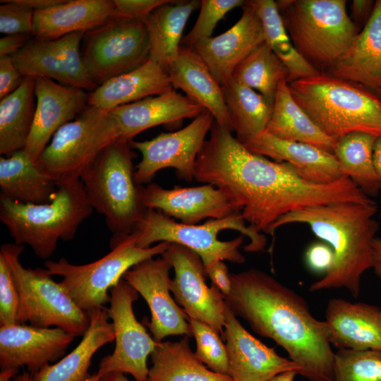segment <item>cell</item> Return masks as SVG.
I'll return each mask as SVG.
<instances>
[{"label":"cell","instance_id":"cell-33","mask_svg":"<svg viewBox=\"0 0 381 381\" xmlns=\"http://www.w3.org/2000/svg\"><path fill=\"white\" fill-rule=\"evenodd\" d=\"M265 131L278 138L310 144L331 153L337 140L323 133L297 104L286 80L279 85Z\"/></svg>","mask_w":381,"mask_h":381},{"label":"cell","instance_id":"cell-53","mask_svg":"<svg viewBox=\"0 0 381 381\" xmlns=\"http://www.w3.org/2000/svg\"><path fill=\"white\" fill-rule=\"evenodd\" d=\"M373 164L381 190V135L378 136L373 147Z\"/></svg>","mask_w":381,"mask_h":381},{"label":"cell","instance_id":"cell-21","mask_svg":"<svg viewBox=\"0 0 381 381\" xmlns=\"http://www.w3.org/2000/svg\"><path fill=\"white\" fill-rule=\"evenodd\" d=\"M222 336L228 353L229 376L234 381H268L285 372L299 373L294 361L279 356L249 333L226 304Z\"/></svg>","mask_w":381,"mask_h":381},{"label":"cell","instance_id":"cell-3","mask_svg":"<svg viewBox=\"0 0 381 381\" xmlns=\"http://www.w3.org/2000/svg\"><path fill=\"white\" fill-rule=\"evenodd\" d=\"M377 205L339 202L308 207L278 219L268 233L289 224L308 225L334 255L330 269L309 286L310 291L347 289L358 297L363 274L373 267L372 242L379 230Z\"/></svg>","mask_w":381,"mask_h":381},{"label":"cell","instance_id":"cell-45","mask_svg":"<svg viewBox=\"0 0 381 381\" xmlns=\"http://www.w3.org/2000/svg\"><path fill=\"white\" fill-rule=\"evenodd\" d=\"M169 0H114L115 17L144 20L158 6Z\"/></svg>","mask_w":381,"mask_h":381},{"label":"cell","instance_id":"cell-23","mask_svg":"<svg viewBox=\"0 0 381 381\" xmlns=\"http://www.w3.org/2000/svg\"><path fill=\"white\" fill-rule=\"evenodd\" d=\"M204 110L173 88L109 111L118 140L131 142L134 136L146 129L159 125L179 124L185 119H195Z\"/></svg>","mask_w":381,"mask_h":381},{"label":"cell","instance_id":"cell-1","mask_svg":"<svg viewBox=\"0 0 381 381\" xmlns=\"http://www.w3.org/2000/svg\"><path fill=\"white\" fill-rule=\"evenodd\" d=\"M231 132L214 121L197 157L195 179L224 191L259 232L267 234L281 217L310 206L375 203L346 176L327 184L308 181L290 164L250 152Z\"/></svg>","mask_w":381,"mask_h":381},{"label":"cell","instance_id":"cell-36","mask_svg":"<svg viewBox=\"0 0 381 381\" xmlns=\"http://www.w3.org/2000/svg\"><path fill=\"white\" fill-rule=\"evenodd\" d=\"M258 15L264 32L265 42L286 66L287 83L318 75L321 73L296 50L289 36L276 1L248 0Z\"/></svg>","mask_w":381,"mask_h":381},{"label":"cell","instance_id":"cell-30","mask_svg":"<svg viewBox=\"0 0 381 381\" xmlns=\"http://www.w3.org/2000/svg\"><path fill=\"white\" fill-rule=\"evenodd\" d=\"M89 328L78 345L54 364H49L32 374L34 381H86L95 353L115 339L112 322L107 308L103 307L88 312Z\"/></svg>","mask_w":381,"mask_h":381},{"label":"cell","instance_id":"cell-27","mask_svg":"<svg viewBox=\"0 0 381 381\" xmlns=\"http://www.w3.org/2000/svg\"><path fill=\"white\" fill-rule=\"evenodd\" d=\"M327 72L376 92L381 90V0L375 1L368 23Z\"/></svg>","mask_w":381,"mask_h":381},{"label":"cell","instance_id":"cell-4","mask_svg":"<svg viewBox=\"0 0 381 381\" xmlns=\"http://www.w3.org/2000/svg\"><path fill=\"white\" fill-rule=\"evenodd\" d=\"M133 231L140 248L151 247L154 243H177L195 252L205 267L217 260L243 264L246 258L239 248L244 236L249 238V243L243 247L246 252H260L267 245L265 236L247 226L241 214L208 219L200 224H186L157 210L145 208Z\"/></svg>","mask_w":381,"mask_h":381},{"label":"cell","instance_id":"cell-8","mask_svg":"<svg viewBox=\"0 0 381 381\" xmlns=\"http://www.w3.org/2000/svg\"><path fill=\"white\" fill-rule=\"evenodd\" d=\"M278 9L296 50L316 69L327 71L358 33L345 0H280Z\"/></svg>","mask_w":381,"mask_h":381},{"label":"cell","instance_id":"cell-5","mask_svg":"<svg viewBox=\"0 0 381 381\" xmlns=\"http://www.w3.org/2000/svg\"><path fill=\"white\" fill-rule=\"evenodd\" d=\"M92 211L80 179L58 183L47 203H24L0 195V220L14 243L29 246L43 260L54 253L59 240L73 239Z\"/></svg>","mask_w":381,"mask_h":381},{"label":"cell","instance_id":"cell-16","mask_svg":"<svg viewBox=\"0 0 381 381\" xmlns=\"http://www.w3.org/2000/svg\"><path fill=\"white\" fill-rule=\"evenodd\" d=\"M85 32L56 40L32 37L12 58L23 76L44 77L64 85L93 91L97 86L84 66L80 47Z\"/></svg>","mask_w":381,"mask_h":381},{"label":"cell","instance_id":"cell-14","mask_svg":"<svg viewBox=\"0 0 381 381\" xmlns=\"http://www.w3.org/2000/svg\"><path fill=\"white\" fill-rule=\"evenodd\" d=\"M214 121L211 113L204 110L179 131L161 133L150 140H131V147L142 155L133 173L135 183H150L157 171L166 168L175 169L180 179L193 181L198 155Z\"/></svg>","mask_w":381,"mask_h":381},{"label":"cell","instance_id":"cell-25","mask_svg":"<svg viewBox=\"0 0 381 381\" xmlns=\"http://www.w3.org/2000/svg\"><path fill=\"white\" fill-rule=\"evenodd\" d=\"M242 144L255 154L290 164L312 183H331L343 176L333 153L310 144L282 140L266 131Z\"/></svg>","mask_w":381,"mask_h":381},{"label":"cell","instance_id":"cell-12","mask_svg":"<svg viewBox=\"0 0 381 381\" xmlns=\"http://www.w3.org/2000/svg\"><path fill=\"white\" fill-rule=\"evenodd\" d=\"M82 42L84 66L97 86L138 68L150 58V40L143 20L114 16L86 32Z\"/></svg>","mask_w":381,"mask_h":381},{"label":"cell","instance_id":"cell-57","mask_svg":"<svg viewBox=\"0 0 381 381\" xmlns=\"http://www.w3.org/2000/svg\"><path fill=\"white\" fill-rule=\"evenodd\" d=\"M98 379L99 377L96 373L93 375H90V376L87 379L86 381H98Z\"/></svg>","mask_w":381,"mask_h":381},{"label":"cell","instance_id":"cell-55","mask_svg":"<svg viewBox=\"0 0 381 381\" xmlns=\"http://www.w3.org/2000/svg\"><path fill=\"white\" fill-rule=\"evenodd\" d=\"M296 375H298L296 371H289L281 373L268 381H294Z\"/></svg>","mask_w":381,"mask_h":381},{"label":"cell","instance_id":"cell-10","mask_svg":"<svg viewBox=\"0 0 381 381\" xmlns=\"http://www.w3.org/2000/svg\"><path fill=\"white\" fill-rule=\"evenodd\" d=\"M137 241V234L133 231L111 248L109 253L92 262L74 265L61 258L58 261L47 260L44 267L52 276L62 277L60 283L78 307L88 313L109 303V292L129 269L143 260L161 255L170 244L160 242L142 248L138 246Z\"/></svg>","mask_w":381,"mask_h":381},{"label":"cell","instance_id":"cell-2","mask_svg":"<svg viewBox=\"0 0 381 381\" xmlns=\"http://www.w3.org/2000/svg\"><path fill=\"white\" fill-rule=\"evenodd\" d=\"M224 301L236 317L258 334L273 340L308 381H334V355L324 320L306 301L267 272L255 268L231 273Z\"/></svg>","mask_w":381,"mask_h":381},{"label":"cell","instance_id":"cell-28","mask_svg":"<svg viewBox=\"0 0 381 381\" xmlns=\"http://www.w3.org/2000/svg\"><path fill=\"white\" fill-rule=\"evenodd\" d=\"M114 16L113 1H64L45 10L35 11L32 35L41 40H56L73 32H86Z\"/></svg>","mask_w":381,"mask_h":381},{"label":"cell","instance_id":"cell-11","mask_svg":"<svg viewBox=\"0 0 381 381\" xmlns=\"http://www.w3.org/2000/svg\"><path fill=\"white\" fill-rule=\"evenodd\" d=\"M116 140L109 111L88 105L56 131L35 163L57 184L80 179L100 152Z\"/></svg>","mask_w":381,"mask_h":381},{"label":"cell","instance_id":"cell-54","mask_svg":"<svg viewBox=\"0 0 381 381\" xmlns=\"http://www.w3.org/2000/svg\"><path fill=\"white\" fill-rule=\"evenodd\" d=\"M98 381H129L124 373L112 371L99 377Z\"/></svg>","mask_w":381,"mask_h":381},{"label":"cell","instance_id":"cell-50","mask_svg":"<svg viewBox=\"0 0 381 381\" xmlns=\"http://www.w3.org/2000/svg\"><path fill=\"white\" fill-rule=\"evenodd\" d=\"M32 35H6L0 39V56H12L32 37Z\"/></svg>","mask_w":381,"mask_h":381},{"label":"cell","instance_id":"cell-49","mask_svg":"<svg viewBox=\"0 0 381 381\" xmlns=\"http://www.w3.org/2000/svg\"><path fill=\"white\" fill-rule=\"evenodd\" d=\"M375 1L371 0H353L351 4V19L356 26L363 25L370 18Z\"/></svg>","mask_w":381,"mask_h":381},{"label":"cell","instance_id":"cell-51","mask_svg":"<svg viewBox=\"0 0 381 381\" xmlns=\"http://www.w3.org/2000/svg\"><path fill=\"white\" fill-rule=\"evenodd\" d=\"M372 269L377 277L381 278V238L375 237L372 242Z\"/></svg>","mask_w":381,"mask_h":381},{"label":"cell","instance_id":"cell-41","mask_svg":"<svg viewBox=\"0 0 381 381\" xmlns=\"http://www.w3.org/2000/svg\"><path fill=\"white\" fill-rule=\"evenodd\" d=\"M191 334L196 342L197 358L214 373L229 375V358L219 334L201 321L188 318Z\"/></svg>","mask_w":381,"mask_h":381},{"label":"cell","instance_id":"cell-48","mask_svg":"<svg viewBox=\"0 0 381 381\" xmlns=\"http://www.w3.org/2000/svg\"><path fill=\"white\" fill-rule=\"evenodd\" d=\"M205 267L212 285L218 289L224 296H228L231 290V273L224 262L217 260Z\"/></svg>","mask_w":381,"mask_h":381},{"label":"cell","instance_id":"cell-24","mask_svg":"<svg viewBox=\"0 0 381 381\" xmlns=\"http://www.w3.org/2000/svg\"><path fill=\"white\" fill-rule=\"evenodd\" d=\"M328 339L338 349L381 351V308L331 298L325 309Z\"/></svg>","mask_w":381,"mask_h":381},{"label":"cell","instance_id":"cell-39","mask_svg":"<svg viewBox=\"0 0 381 381\" xmlns=\"http://www.w3.org/2000/svg\"><path fill=\"white\" fill-rule=\"evenodd\" d=\"M288 76L286 66L265 42L253 50L232 74L235 80L257 91L272 104L280 83L287 81Z\"/></svg>","mask_w":381,"mask_h":381},{"label":"cell","instance_id":"cell-32","mask_svg":"<svg viewBox=\"0 0 381 381\" xmlns=\"http://www.w3.org/2000/svg\"><path fill=\"white\" fill-rule=\"evenodd\" d=\"M201 1H172L156 8L144 20L150 45L149 59L166 69L176 57L182 35L191 13Z\"/></svg>","mask_w":381,"mask_h":381},{"label":"cell","instance_id":"cell-52","mask_svg":"<svg viewBox=\"0 0 381 381\" xmlns=\"http://www.w3.org/2000/svg\"><path fill=\"white\" fill-rule=\"evenodd\" d=\"M20 1L34 11H40L55 6L63 3L64 0H20Z\"/></svg>","mask_w":381,"mask_h":381},{"label":"cell","instance_id":"cell-38","mask_svg":"<svg viewBox=\"0 0 381 381\" xmlns=\"http://www.w3.org/2000/svg\"><path fill=\"white\" fill-rule=\"evenodd\" d=\"M377 136L351 132L337 138L333 154L342 176L349 178L368 197L380 191L373 164V147Z\"/></svg>","mask_w":381,"mask_h":381},{"label":"cell","instance_id":"cell-6","mask_svg":"<svg viewBox=\"0 0 381 381\" xmlns=\"http://www.w3.org/2000/svg\"><path fill=\"white\" fill-rule=\"evenodd\" d=\"M297 104L334 138L351 132L381 135V99L361 85L322 73L288 83Z\"/></svg>","mask_w":381,"mask_h":381},{"label":"cell","instance_id":"cell-56","mask_svg":"<svg viewBox=\"0 0 381 381\" xmlns=\"http://www.w3.org/2000/svg\"><path fill=\"white\" fill-rule=\"evenodd\" d=\"M10 381H34L33 375L30 372L23 371L18 374Z\"/></svg>","mask_w":381,"mask_h":381},{"label":"cell","instance_id":"cell-58","mask_svg":"<svg viewBox=\"0 0 381 381\" xmlns=\"http://www.w3.org/2000/svg\"><path fill=\"white\" fill-rule=\"evenodd\" d=\"M377 92H378V95H379V97L381 99V90H379Z\"/></svg>","mask_w":381,"mask_h":381},{"label":"cell","instance_id":"cell-15","mask_svg":"<svg viewBox=\"0 0 381 381\" xmlns=\"http://www.w3.org/2000/svg\"><path fill=\"white\" fill-rule=\"evenodd\" d=\"M161 256L169 261L174 270L169 289L176 303L188 318L205 322L222 334L224 296L214 286H208L205 283L207 274L201 258L190 248L173 243Z\"/></svg>","mask_w":381,"mask_h":381},{"label":"cell","instance_id":"cell-40","mask_svg":"<svg viewBox=\"0 0 381 381\" xmlns=\"http://www.w3.org/2000/svg\"><path fill=\"white\" fill-rule=\"evenodd\" d=\"M333 371L334 381H381V351L338 349Z\"/></svg>","mask_w":381,"mask_h":381},{"label":"cell","instance_id":"cell-19","mask_svg":"<svg viewBox=\"0 0 381 381\" xmlns=\"http://www.w3.org/2000/svg\"><path fill=\"white\" fill-rule=\"evenodd\" d=\"M138 193L144 208L157 210L186 224L241 214L224 191L211 184L168 189L149 183L146 187L138 185Z\"/></svg>","mask_w":381,"mask_h":381},{"label":"cell","instance_id":"cell-37","mask_svg":"<svg viewBox=\"0 0 381 381\" xmlns=\"http://www.w3.org/2000/svg\"><path fill=\"white\" fill-rule=\"evenodd\" d=\"M221 86L237 140L243 143L264 133L271 119L274 104L233 78Z\"/></svg>","mask_w":381,"mask_h":381},{"label":"cell","instance_id":"cell-7","mask_svg":"<svg viewBox=\"0 0 381 381\" xmlns=\"http://www.w3.org/2000/svg\"><path fill=\"white\" fill-rule=\"evenodd\" d=\"M132 149L130 142H112L80 176L90 205L104 217L113 234L111 248L133 231L145 210L133 179Z\"/></svg>","mask_w":381,"mask_h":381},{"label":"cell","instance_id":"cell-44","mask_svg":"<svg viewBox=\"0 0 381 381\" xmlns=\"http://www.w3.org/2000/svg\"><path fill=\"white\" fill-rule=\"evenodd\" d=\"M19 294L11 270L0 253V326L18 324Z\"/></svg>","mask_w":381,"mask_h":381},{"label":"cell","instance_id":"cell-9","mask_svg":"<svg viewBox=\"0 0 381 381\" xmlns=\"http://www.w3.org/2000/svg\"><path fill=\"white\" fill-rule=\"evenodd\" d=\"M24 250L25 246L16 243H4L0 248L19 294L18 324L59 327L74 337L83 336L90 323L88 313L78 307L46 269L24 267L20 260Z\"/></svg>","mask_w":381,"mask_h":381},{"label":"cell","instance_id":"cell-34","mask_svg":"<svg viewBox=\"0 0 381 381\" xmlns=\"http://www.w3.org/2000/svg\"><path fill=\"white\" fill-rule=\"evenodd\" d=\"M189 339L184 336L178 341L157 342L150 354L152 365L147 381H234L200 362L191 350Z\"/></svg>","mask_w":381,"mask_h":381},{"label":"cell","instance_id":"cell-13","mask_svg":"<svg viewBox=\"0 0 381 381\" xmlns=\"http://www.w3.org/2000/svg\"><path fill=\"white\" fill-rule=\"evenodd\" d=\"M109 293L107 313L112 320L116 344L114 351L102 358L97 374L100 377L116 371L130 374L135 381H147V356L157 342L134 314L133 303L139 294L123 279Z\"/></svg>","mask_w":381,"mask_h":381},{"label":"cell","instance_id":"cell-22","mask_svg":"<svg viewBox=\"0 0 381 381\" xmlns=\"http://www.w3.org/2000/svg\"><path fill=\"white\" fill-rule=\"evenodd\" d=\"M265 42L260 20L254 9L244 4L239 20L229 30L196 44L193 49L222 85L232 78L235 68Z\"/></svg>","mask_w":381,"mask_h":381},{"label":"cell","instance_id":"cell-46","mask_svg":"<svg viewBox=\"0 0 381 381\" xmlns=\"http://www.w3.org/2000/svg\"><path fill=\"white\" fill-rule=\"evenodd\" d=\"M334 259L332 248L325 242L313 243L306 251L305 260L308 268L315 272H326Z\"/></svg>","mask_w":381,"mask_h":381},{"label":"cell","instance_id":"cell-18","mask_svg":"<svg viewBox=\"0 0 381 381\" xmlns=\"http://www.w3.org/2000/svg\"><path fill=\"white\" fill-rule=\"evenodd\" d=\"M171 268L161 256L139 262L123 276L147 303L151 313L148 327L157 342L170 335L192 337L188 315L169 293Z\"/></svg>","mask_w":381,"mask_h":381},{"label":"cell","instance_id":"cell-20","mask_svg":"<svg viewBox=\"0 0 381 381\" xmlns=\"http://www.w3.org/2000/svg\"><path fill=\"white\" fill-rule=\"evenodd\" d=\"M35 94L34 120L23 150L35 163L56 131L86 109L89 94L44 77L35 78Z\"/></svg>","mask_w":381,"mask_h":381},{"label":"cell","instance_id":"cell-35","mask_svg":"<svg viewBox=\"0 0 381 381\" xmlns=\"http://www.w3.org/2000/svg\"><path fill=\"white\" fill-rule=\"evenodd\" d=\"M35 78L25 76L19 87L0 101V154L9 156L23 150L36 109Z\"/></svg>","mask_w":381,"mask_h":381},{"label":"cell","instance_id":"cell-29","mask_svg":"<svg viewBox=\"0 0 381 381\" xmlns=\"http://www.w3.org/2000/svg\"><path fill=\"white\" fill-rule=\"evenodd\" d=\"M172 89L166 69L149 59L138 68L97 86L88 95V105L110 111Z\"/></svg>","mask_w":381,"mask_h":381},{"label":"cell","instance_id":"cell-42","mask_svg":"<svg viewBox=\"0 0 381 381\" xmlns=\"http://www.w3.org/2000/svg\"><path fill=\"white\" fill-rule=\"evenodd\" d=\"M243 0H202L200 13L191 30L181 42L180 47L193 48L198 42L212 37L218 22L226 14L238 6H243Z\"/></svg>","mask_w":381,"mask_h":381},{"label":"cell","instance_id":"cell-17","mask_svg":"<svg viewBox=\"0 0 381 381\" xmlns=\"http://www.w3.org/2000/svg\"><path fill=\"white\" fill-rule=\"evenodd\" d=\"M75 337L59 327L0 326V381H10L25 366L35 374L63 358Z\"/></svg>","mask_w":381,"mask_h":381},{"label":"cell","instance_id":"cell-31","mask_svg":"<svg viewBox=\"0 0 381 381\" xmlns=\"http://www.w3.org/2000/svg\"><path fill=\"white\" fill-rule=\"evenodd\" d=\"M0 188V195L10 199L44 204L54 199L58 184L20 150L6 157L1 156Z\"/></svg>","mask_w":381,"mask_h":381},{"label":"cell","instance_id":"cell-43","mask_svg":"<svg viewBox=\"0 0 381 381\" xmlns=\"http://www.w3.org/2000/svg\"><path fill=\"white\" fill-rule=\"evenodd\" d=\"M1 3V33L32 35L35 11L20 0H3Z\"/></svg>","mask_w":381,"mask_h":381},{"label":"cell","instance_id":"cell-47","mask_svg":"<svg viewBox=\"0 0 381 381\" xmlns=\"http://www.w3.org/2000/svg\"><path fill=\"white\" fill-rule=\"evenodd\" d=\"M23 78L11 56H0L1 99L17 90Z\"/></svg>","mask_w":381,"mask_h":381},{"label":"cell","instance_id":"cell-26","mask_svg":"<svg viewBox=\"0 0 381 381\" xmlns=\"http://www.w3.org/2000/svg\"><path fill=\"white\" fill-rule=\"evenodd\" d=\"M166 71L174 89L182 90L188 98L210 112L216 122L234 131L222 86L193 49L180 47Z\"/></svg>","mask_w":381,"mask_h":381}]
</instances>
